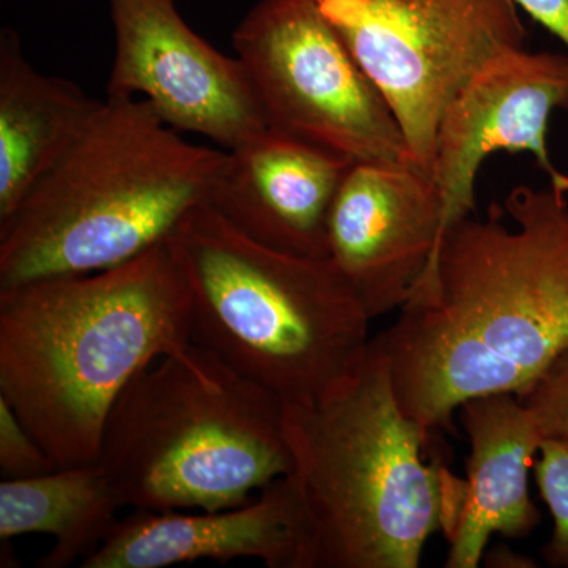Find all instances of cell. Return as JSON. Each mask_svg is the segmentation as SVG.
Masks as SVG:
<instances>
[{"label":"cell","mask_w":568,"mask_h":568,"mask_svg":"<svg viewBox=\"0 0 568 568\" xmlns=\"http://www.w3.org/2000/svg\"><path fill=\"white\" fill-rule=\"evenodd\" d=\"M223 156L183 140L148 100L108 95L80 140L0 223V290L95 274L163 244L209 203Z\"/></svg>","instance_id":"cell-4"},{"label":"cell","mask_w":568,"mask_h":568,"mask_svg":"<svg viewBox=\"0 0 568 568\" xmlns=\"http://www.w3.org/2000/svg\"><path fill=\"white\" fill-rule=\"evenodd\" d=\"M54 459L21 424L0 396V474L6 480L41 476L58 469Z\"/></svg>","instance_id":"cell-19"},{"label":"cell","mask_w":568,"mask_h":568,"mask_svg":"<svg viewBox=\"0 0 568 568\" xmlns=\"http://www.w3.org/2000/svg\"><path fill=\"white\" fill-rule=\"evenodd\" d=\"M121 497L97 463L58 467L29 478L0 481V540L44 534L54 544L40 568L82 562L118 525Z\"/></svg>","instance_id":"cell-16"},{"label":"cell","mask_w":568,"mask_h":568,"mask_svg":"<svg viewBox=\"0 0 568 568\" xmlns=\"http://www.w3.org/2000/svg\"><path fill=\"white\" fill-rule=\"evenodd\" d=\"M257 559L268 568H312V536L291 476L244 506L224 510H134L119 519L82 568H163Z\"/></svg>","instance_id":"cell-12"},{"label":"cell","mask_w":568,"mask_h":568,"mask_svg":"<svg viewBox=\"0 0 568 568\" xmlns=\"http://www.w3.org/2000/svg\"><path fill=\"white\" fill-rule=\"evenodd\" d=\"M267 129L361 162H414L394 111L313 0H260L233 33Z\"/></svg>","instance_id":"cell-8"},{"label":"cell","mask_w":568,"mask_h":568,"mask_svg":"<svg viewBox=\"0 0 568 568\" xmlns=\"http://www.w3.org/2000/svg\"><path fill=\"white\" fill-rule=\"evenodd\" d=\"M491 567H537V564H532V560L521 558V556L515 555L507 547H497L489 552L487 556V564Z\"/></svg>","instance_id":"cell-21"},{"label":"cell","mask_w":568,"mask_h":568,"mask_svg":"<svg viewBox=\"0 0 568 568\" xmlns=\"http://www.w3.org/2000/svg\"><path fill=\"white\" fill-rule=\"evenodd\" d=\"M103 100L40 73L20 36L0 33V223L80 140Z\"/></svg>","instance_id":"cell-15"},{"label":"cell","mask_w":568,"mask_h":568,"mask_svg":"<svg viewBox=\"0 0 568 568\" xmlns=\"http://www.w3.org/2000/svg\"><path fill=\"white\" fill-rule=\"evenodd\" d=\"M538 24L544 26L568 52V0H514Z\"/></svg>","instance_id":"cell-20"},{"label":"cell","mask_w":568,"mask_h":568,"mask_svg":"<svg viewBox=\"0 0 568 568\" xmlns=\"http://www.w3.org/2000/svg\"><path fill=\"white\" fill-rule=\"evenodd\" d=\"M190 343L192 297L166 242L95 274L0 290V396L59 467L95 463L123 388Z\"/></svg>","instance_id":"cell-2"},{"label":"cell","mask_w":568,"mask_h":568,"mask_svg":"<svg viewBox=\"0 0 568 568\" xmlns=\"http://www.w3.org/2000/svg\"><path fill=\"white\" fill-rule=\"evenodd\" d=\"M517 396L532 414L541 439L568 443V345Z\"/></svg>","instance_id":"cell-18"},{"label":"cell","mask_w":568,"mask_h":568,"mask_svg":"<svg viewBox=\"0 0 568 568\" xmlns=\"http://www.w3.org/2000/svg\"><path fill=\"white\" fill-rule=\"evenodd\" d=\"M353 160L264 129L224 151L209 205L278 252L327 257L328 213Z\"/></svg>","instance_id":"cell-13"},{"label":"cell","mask_w":568,"mask_h":568,"mask_svg":"<svg viewBox=\"0 0 568 568\" xmlns=\"http://www.w3.org/2000/svg\"><path fill=\"white\" fill-rule=\"evenodd\" d=\"M284 435L312 536V568H417L429 537L457 525L466 481L426 463L386 355L324 398L284 403Z\"/></svg>","instance_id":"cell-3"},{"label":"cell","mask_w":568,"mask_h":568,"mask_svg":"<svg viewBox=\"0 0 568 568\" xmlns=\"http://www.w3.org/2000/svg\"><path fill=\"white\" fill-rule=\"evenodd\" d=\"M536 478L552 517V532L541 549L552 568H568V443L544 439L538 448Z\"/></svg>","instance_id":"cell-17"},{"label":"cell","mask_w":568,"mask_h":568,"mask_svg":"<svg viewBox=\"0 0 568 568\" xmlns=\"http://www.w3.org/2000/svg\"><path fill=\"white\" fill-rule=\"evenodd\" d=\"M558 111H568L567 51L511 48L465 82L440 118L433 153L444 235L473 215L478 173L499 152L528 153L549 185L568 194V174L556 166L548 149L549 121Z\"/></svg>","instance_id":"cell-10"},{"label":"cell","mask_w":568,"mask_h":568,"mask_svg":"<svg viewBox=\"0 0 568 568\" xmlns=\"http://www.w3.org/2000/svg\"><path fill=\"white\" fill-rule=\"evenodd\" d=\"M379 89L414 163L432 174L437 126L489 59L526 47L514 0H313Z\"/></svg>","instance_id":"cell-7"},{"label":"cell","mask_w":568,"mask_h":568,"mask_svg":"<svg viewBox=\"0 0 568 568\" xmlns=\"http://www.w3.org/2000/svg\"><path fill=\"white\" fill-rule=\"evenodd\" d=\"M192 297V339L284 403L324 398L368 351L369 316L328 257L253 241L209 204L168 237Z\"/></svg>","instance_id":"cell-5"},{"label":"cell","mask_w":568,"mask_h":568,"mask_svg":"<svg viewBox=\"0 0 568 568\" xmlns=\"http://www.w3.org/2000/svg\"><path fill=\"white\" fill-rule=\"evenodd\" d=\"M106 2L115 39L108 95H142L168 125L224 151L267 129L241 61L197 36L178 0Z\"/></svg>","instance_id":"cell-9"},{"label":"cell","mask_w":568,"mask_h":568,"mask_svg":"<svg viewBox=\"0 0 568 568\" xmlns=\"http://www.w3.org/2000/svg\"><path fill=\"white\" fill-rule=\"evenodd\" d=\"M443 235V200L428 171L354 163L328 213L327 257L375 320L407 304Z\"/></svg>","instance_id":"cell-11"},{"label":"cell","mask_w":568,"mask_h":568,"mask_svg":"<svg viewBox=\"0 0 568 568\" xmlns=\"http://www.w3.org/2000/svg\"><path fill=\"white\" fill-rule=\"evenodd\" d=\"M469 437L465 503L448 534L447 568H476L495 534L529 536L540 523L529 467L541 436L517 394L474 396L458 407Z\"/></svg>","instance_id":"cell-14"},{"label":"cell","mask_w":568,"mask_h":568,"mask_svg":"<svg viewBox=\"0 0 568 568\" xmlns=\"http://www.w3.org/2000/svg\"><path fill=\"white\" fill-rule=\"evenodd\" d=\"M95 463L123 507L151 511L244 506L294 469L283 399L196 343L123 388Z\"/></svg>","instance_id":"cell-6"},{"label":"cell","mask_w":568,"mask_h":568,"mask_svg":"<svg viewBox=\"0 0 568 568\" xmlns=\"http://www.w3.org/2000/svg\"><path fill=\"white\" fill-rule=\"evenodd\" d=\"M506 212L444 235L376 345L403 413L425 433L474 396L519 394L568 345V194L515 186Z\"/></svg>","instance_id":"cell-1"}]
</instances>
